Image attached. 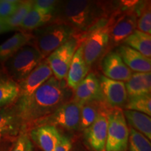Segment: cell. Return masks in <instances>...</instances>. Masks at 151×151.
<instances>
[{"instance_id": "obj_27", "label": "cell", "mask_w": 151, "mask_h": 151, "mask_svg": "<svg viewBox=\"0 0 151 151\" xmlns=\"http://www.w3.org/2000/svg\"><path fill=\"white\" fill-rule=\"evenodd\" d=\"M125 110L135 111L143 113L147 116L151 115V96L148 95L139 96L129 98L127 99V104L124 107Z\"/></svg>"}, {"instance_id": "obj_30", "label": "cell", "mask_w": 151, "mask_h": 151, "mask_svg": "<svg viewBox=\"0 0 151 151\" xmlns=\"http://www.w3.org/2000/svg\"><path fill=\"white\" fill-rule=\"evenodd\" d=\"M20 1L1 0L0 1V20L4 22L12 16L18 9Z\"/></svg>"}, {"instance_id": "obj_18", "label": "cell", "mask_w": 151, "mask_h": 151, "mask_svg": "<svg viewBox=\"0 0 151 151\" xmlns=\"http://www.w3.org/2000/svg\"><path fill=\"white\" fill-rule=\"evenodd\" d=\"M24 124L14 109H0V139L15 138Z\"/></svg>"}, {"instance_id": "obj_33", "label": "cell", "mask_w": 151, "mask_h": 151, "mask_svg": "<svg viewBox=\"0 0 151 151\" xmlns=\"http://www.w3.org/2000/svg\"><path fill=\"white\" fill-rule=\"evenodd\" d=\"M27 137V134H26L25 133L20 134V135L17 139L11 151H24V146H25V141Z\"/></svg>"}, {"instance_id": "obj_26", "label": "cell", "mask_w": 151, "mask_h": 151, "mask_svg": "<svg viewBox=\"0 0 151 151\" xmlns=\"http://www.w3.org/2000/svg\"><path fill=\"white\" fill-rule=\"evenodd\" d=\"M33 3L34 1H20L16 12L5 20V23L14 29H18L24 18L32 8Z\"/></svg>"}, {"instance_id": "obj_12", "label": "cell", "mask_w": 151, "mask_h": 151, "mask_svg": "<svg viewBox=\"0 0 151 151\" xmlns=\"http://www.w3.org/2000/svg\"><path fill=\"white\" fill-rule=\"evenodd\" d=\"M101 67L104 76L111 80L127 82L132 74L117 51L107 52L101 60Z\"/></svg>"}, {"instance_id": "obj_2", "label": "cell", "mask_w": 151, "mask_h": 151, "mask_svg": "<svg viewBox=\"0 0 151 151\" xmlns=\"http://www.w3.org/2000/svg\"><path fill=\"white\" fill-rule=\"evenodd\" d=\"M71 96L65 81H60L52 76L29 99L16 101L14 109L25 127L52 114L60 106L70 101Z\"/></svg>"}, {"instance_id": "obj_36", "label": "cell", "mask_w": 151, "mask_h": 151, "mask_svg": "<svg viewBox=\"0 0 151 151\" xmlns=\"http://www.w3.org/2000/svg\"><path fill=\"white\" fill-rule=\"evenodd\" d=\"M24 151H33V146L29 137H27L25 141V146H24Z\"/></svg>"}, {"instance_id": "obj_24", "label": "cell", "mask_w": 151, "mask_h": 151, "mask_svg": "<svg viewBox=\"0 0 151 151\" xmlns=\"http://www.w3.org/2000/svg\"><path fill=\"white\" fill-rule=\"evenodd\" d=\"M123 44L133 48L146 58H151V36L136 29L122 41Z\"/></svg>"}, {"instance_id": "obj_4", "label": "cell", "mask_w": 151, "mask_h": 151, "mask_svg": "<svg viewBox=\"0 0 151 151\" xmlns=\"http://www.w3.org/2000/svg\"><path fill=\"white\" fill-rule=\"evenodd\" d=\"M33 38L35 39V47L46 59L71 38L76 35L74 29L62 23L52 22L35 29Z\"/></svg>"}, {"instance_id": "obj_3", "label": "cell", "mask_w": 151, "mask_h": 151, "mask_svg": "<svg viewBox=\"0 0 151 151\" xmlns=\"http://www.w3.org/2000/svg\"><path fill=\"white\" fill-rule=\"evenodd\" d=\"M43 60L39 50L27 43L3 62L2 71L8 78L18 84L27 78Z\"/></svg>"}, {"instance_id": "obj_10", "label": "cell", "mask_w": 151, "mask_h": 151, "mask_svg": "<svg viewBox=\"0 0 151 151\" xmlns=\"http://www.w3.org/2000/svg\"><path fill=\"white\" fill-rule=\"evenodd\" d=\"M51 76H52L51 69L47 60L43 59L27 78L18 83L20 94L16 101H24L29 99L36 90Z\"/></svg>"}, {"instance_id": "obj_20", "label": "cell", "mask_w": 151, "mask_h": 151, "mask_svg": "<svg viewBox=\"0 0 151 151\" xmlns=\"http://www.w3.org/2000/svg\"><path fill=\"white\" fill-rule=\"evenodd\" d=\"M111 108L105 101H94L81 106L79 131L83 132L95 121L99 115L107 113Z\"/></svg>"}, {"instance_id": "obj_23", "label": "cell", "mask_w": 151, "mask_h": 151, "mask_svg": "<svg viewBox=\"0 0 151 151\" xmlns=\"http://www.w3.org/2000/svg\"><path fill=\"white\" fill-rule=\"evenodd\" d=\"M55 17V14L44 12L32 7L20 27L24 30H35L53 22Z\"/></svg>"}, {"instance_id": "obj_13", "label": "cell", "mask_w": 151, "mask_h": 151, "mask_svg": "<svg viewBox=\"0 0 151 151\" xmlns=\"http://www.w3.org/2000/svg\"><path fill=\"white\" fill-rule=\"evenodd\" d=\"M106 114L99 115L95 121L83 131L86 144L93 151H105L108 127Z\"/></svg>"}, {"instance_id": "obj_7", "label": "cell", "mask_w": 151, "mask_h": 151, "mask_svg": "<svg viewBox=\"0 0 151 151\" xmlns=\"http://www.w3.org/2000/svg\"><path fill=\"white\" fill-rule=\"evenodd\" d=\"M83 41L78 35H76L46 58L57 79L62 81L67 78L73 55Z\"/></svg>"}, {"instance_id": "obj_34", "label": "cell", "mask_w": 151, "mask_h": 151, "mask_svg": "<svg viewBox=\"0 0 151 151\" xmlns=\"http://www.w3.org/2000/svg\"><path fill=\"white\" fill-rule=\"evenodd\" d=\"M69 151H88L87 148L84 146L83 143H81L80 141H76L73 142L71 144V149Z\"/></svg>"}, {"instance_id": "obj_17", "label": "cell", "mask_w": 151, "mask_h": 151, "mask_svg": "<svg viewBox=\"0 0 151 151\" xmlns=\"http://www.w3.org/2000/svg\"><path fill=\"white\" fill-rule=\"evenodd\" d=\"M117 52L120 55L122 61L132 71L150 72V58H146L140 52L124 44L119 46L117 49Z\"/></svg>"}, {"instance_id": "obj_6", "label": "cell", "mask_w": 151, "mask_h": 151, "mask_svg": "<svg viewBox=\"0 0 151 151\" xmlns=\"http://www.w3.org/2000/svg\"><path fill=\"white\" fill-rule=\"evenodd\" d=\"M81 106L76 101L71 99L60 106L52 114L41 119L35 124L37 126L50 124L55 127L59 126L69 131H78L80 127Z\"/></svg>"}, {"instance_id": "obj_37", "label": "cell", "mask_w": 151, "mask_h": 151, "mask_svg": "<svg viewBox=\"0 0 151 151\" xmlns=\"http://www.w3.org/2000/svg\"><path fill=\"white\" fill-rule=\"evenodd\" d=\"M6 77H7L3 71H0V82L3 80L4 78H5Z\"/></svg>"}, {"instance_id": "obj_25", "label": "cell", "mask_w": 151, "mask_h": 151, "mask_svg": "<svg viewBox=\"0 0 151 151\" xmlns=\"http://www.w3.org/2000/svg\"><path fill=\"white\" fill-rule=\"evenodd\" d=\"M20 94L18 84L8 77L0 82V108L16 102Z\"/></svg>"}, {"instance_id": "obj_9", "label": "cell", "mask_w": 151, "mask_h": 151, "mask_svg": "<svg viewBox=\"0 0 151 151\" xmlns=\"http://www.w3.org/2000/svg\"><path fill=\"white\" fill-rule=\"evenodd\" d=\"M138 14V9L136 10L134 7L123 14H119L120 16L118 18H116L114 13L111 15L109 18L111 28L109 32V47L120 45L137 29Z\"/></svg>"}, {"instance_id": "obj_16", "label": "cell", "mask_w": 151, "mask_h": 151, "mask_svg": "<svg viewBox=\"0 0 151 151\" xmlns=\"http://www.w3.org/2000/svg\"><path fill=\"white\" fill-rule=\"evenodd\" d=\"M83 41L73 55L67 76V86L73 90L76 89L90 70V67L87 65L83 58Z\"/></svg>"}, {"instance_id": "obj_14", "label": "cell", "mask_w": 151, "mask_h": 151, "mask_svg": "<svg viewBox=\"0 0 151 151\" xmlns=\"http://www.w3.org/2000/svg\"><path fill=\"white\" fill-rule=\"evenodd\" d=\"M73 100L81 104L94 101H105L101 91L99 78L93 72H90L74 90Z\"/></svg>"}, {"instance_id": "obj_1", "label": "cell", "mask_w": 151, "mask_h": 151, "mask_svg": "<svg viewBox=\"0 0 151 151\" xmlns=\"http://www.w3.org/2000/svg\"><path fill=\"white\" fill-rule=\"evenodd\" d=\"M111 4L92 0L60 1L53 22L65 24L74 29L82 39L94 29L108 23Z\"/></svg>"}, {"instance_id": "obj_19", "label": "cell", "mask_w": 151, "mask_h": 151, "mask_svg": "<svg viewBox=\"0 0 151 151\" xmlns=\"http://www.w3.org/2000/svg\"><path fill=\"white\" fill-rule=\"evenodd\" d=\"M125 88L128 99L151 93V73L135 72L126 82Z\"/></svg>"}, {"instance_id": "obj_29", "label": "cell", "mask_w": 151, "mask_h": 151, "mask_svg": "<svg viewBox=\"0 0 151 151\" xmlns=\"http://www.w3.org/2000/svg\"><path fill=\"white\" fill-rule=\"evenodd\" d=\"M138 30L142 32L151 34V12L150 2L146 1L141 4L139 7V14L138 15L137 27Z\"/></svg>"}, {"instance_id": "obj_28", "label": "cell", "mask_w": 151, "mask_h": 151, "mask_svg": "<svg viewBox=\"0 0 151 151\" xmlns=\"http://www.w3.org/2000/svg\"><path fill=\"white\" fill-rule=\"evenodd\" d=\"M129 132L128 143L130 151H151L150 141L145 136L132 127Z\"/></svg>"}, {"instance_id": "obj_5", "label": "cell", "mask_w": 151, "mask_h": 151, "mask_svg": "<svg viewBox=\"0 0 151 151\" xmlns=\"http://www.w3.org/2000/svg\"><path fill=\"white\" fill-rule=\"evenodd\" d=\"M106 117L108 127L105 151H126L129 132L123 111L121 109L111 108Z\"/></svg>"}, {"instance_id": "obj_35", "label": "cell", "mask_w": 151, "mask_h": 151, "mask_svg": "<svg viewBox=\"0 0 151 151\" xmlns=\"http://www.w3.org/2000/svg\"><path fill=\"white\" fill-rule=\"evenodd\" d=\"M13 30H16V29H14V28L9 27L8 24H6L4 22L0 20V34L8 32L13 31Z\"/></svg>"}, {"instance_id": "obj_21", "label": "cell", "mask_w": 151, "mask_h": 151, "mask_svg": "<svg viewBox=\"0 0 151 151\" xmlns=\"http://www.w3.org/2000/svg\"><path fill=\"white\" fill-rule=\"evenodd\" d=\"M32 39L33 35L30 33L20 32L6 41L0 45V62H5L10 58Z\"/></svg>"}, {"instance_id": "obj_22", "label": "cell", "mask_w": 151, "mask_h": 151, "mask_svg": "<svg viewBox=\"0 0 151 151\" xmlns=\"http://www.w3.org/2000/svg\"><path fill=\"white\" fill-rule=\"evenodd\" d=\"M124 116L130 127L145 136L148 140L151 139V119L150 116L135 111L124 110Z\"/></svg>"}, {"instance_id": "obj_8", "label": "cell", "mask_w": 151, "mask_h": 151, "mask_svg": "<svg viewBox=\"0 0 151 151\" xmlns=\"http://www.w3.org/2000/svg\"><path fill=\"white\" fill-rule=\"evenodd\" d=\"M110 28L109 20L106 24L91 32L83 41V58L90 68L108 52Z\"/></svg>"}, {"instance_id": "obj_11", "label": "cell", "mask_w": 151, "mask_h": 151, "mask_svg": "<svg viewBox=\"0 0 151 151\" xmlns=\"http://www.w3.org/2000/svg\"><path fill=\"white\" fill-rule=\"evenodd\" d=\"M99 83L104 99L111 108L121 109L127 104L128 97L124 82L100 76Z\"/></svg>"}, {"instance_id": "obj_32", "label": "cell", "mask_w": 151, "mask_h": 151, "mask_svg": "<svg viewBox=\"0 0 151 151\" xmlns=\"http://www.w3.org/2000/svg\"><path fill=\"white\" fill-rule=\"evenodd\" d=\"M72 141L70 138L67 136L62 135L60 136V140L55 148L54 151H69L71 149Z\"/></svg>"}, {"instance_id": "obj_31", "label": "cell", "mask_w": 151, "mask_h": 151, "mask_svg": "<svg viewBox=\"0 0 151 151\" xmlns=\"http://www.w3.org/2000/svg\"><path fill=\"white\" fill-rule=\"evenodd\" d=\"M60 1L56 0H37L34 1L32 7L44 12L55 14Z\"/></svg>"}, {"instance_id": "obj_15", "label": "cell", "mask_w": 151, "mask_h": 151, "mask_svg": "<svg viewBox=\"0 0 151 151\" xmlns=\"http://www.w3.org/2000/svg\"><path fill=\"white\" fill-rule=\"evenodd\" d=\"M29 135L43 151H54L61 136L58 128L50 124L36 126L30 130Z\"/></svg>"}]
</instances>
